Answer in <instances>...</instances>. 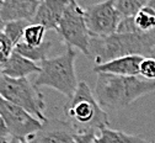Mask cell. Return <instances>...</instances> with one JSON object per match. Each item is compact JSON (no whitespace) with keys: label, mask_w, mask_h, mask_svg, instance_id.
<instances>
[{"label":"cell","mask_w":155,"mask_h":143,"mask_svg":"<svg viewBox=\"0 0 155 143\" xmlns=\"http://www.w3.org/2000/svg\"><path fill=\"white\" fill-rule=\"evenodd\" d=\"M155 90V81L138 77H123L99 73L95 85V97L102 109L117 110L127 107L139 97Z\"/></svg>","instance_id":"cell-1"},{"label":"cell","mask_w":155,"mask_h":143,"mask_svg":"<svg viewBox=\"0 0 155 143\" xmlns=\"http://www.w3.org/2000/svg\"><path fill=\"white\" fill-rule=\"evenodd\" d=\"M154 47L155 32H116L107 37H91L89 58L100 66L126 56L150 57Z\"/></svg>","instance_id":"cell-2"},{"label":"cell","mask_w":155,"mask_h":143,"mask_svg":"<svg viewBox=\"0 0 155 143\" xmlns=\"http://www.w3.org/2000/svg\"><path fill=\"white\" fill-rule=\"evenodd\" d=\"M67 121L75 133L108 128V116L85 81H79L74 95L64 106Z\"/></svg>","instance_id":"cell-3"},{"label":"cell","mask_w":155,"mask_h":143,"mask_svg":"<svg viewBox=\"0 0 155 143\" xmlns=\"http://www.w3.org/2000/svg\"><path fill=\"white\" fill-rule=\"evenodd\" d=\"M76 56L78 52L67 46L62 54L45 59L41 62V72L37 74L35 84L38 88H52L70 99L79 84L75 72Z\"/></svg>","instance_id":"cell-4"},{"label":"cell","mask_w":155,"mask_h":143,"mask_svg":"<svg viewBox=\"0 0 155 143\" xmlns=\"http://www.w3.org/2000/svg\"><path fill=\"white\" fill-rule=\"evenodd\" d=\"M0 96L22 107L42 124L47 120L45 96L40 88L27 78H10L0 74Z\"/></svg>","instance_id":"cell-5"},{"label":"cell","mask_w":155,"mask_h":143,"mask_svg":"<svg viewBox=\"0 0 155 143\" xmlns=\"http://www.w3.org/2000/svg\"><path fill=\"white\" fill-rule=\"evenodd\" d=\"M57 32L68 47L79 49L89 57L91 36L86 26L84 9L76 3V0H70L67 5Z\"/></svg>","instance_id":"cell-6"},{"label":"cell","mask_w":155,"mask_h":143,"mask_svg":"<svg viewBox=\"0 0 155 143\" xmlns=\"http://www.w3.org/2000/svg\"><path fill=\"white\" fill-rule=\"evenodd\" d=\"M0 118L11 138L30 141L41 130L42 122L33 117L22 107L17 106L0 96Z\"/></svg>","instance_id":"cell-7"},{"label":"cell","mask_w":155,"mask_h":143,"mask_svg":"<svg viewBox=\"0 0 155 143\" xmlns=\"http://www.w3.org/2000/svg\"><path fill=\"white\" fill-rule=\"evenodd\" d=\"M85 21L91 37H107L117 32L124 19L114 5V0H104L84 9Z\"/></svg>","instance_id":"cell-8"},{"label":"cell","mask_w":155,"mask_h":143,"mask_svg":"<svg viewBox=\"0 0 155 143\" xmlns=\"http://www.w3.org/2000/svg\"><path fill=\"white\" fill-rule=\"evenodd\" d=\"M75 132L67 120L47 118L32 141L35 143H76Z\"/></svg>","instance_id":"cell-9"},{"label":"cell","mask_w":155,"mask_h":143,"mask_svg":"<svg viewBox=\"0 0 155 143\" xmlns=\"http://www.w3.org/2000/svg\"><path fill=\"white\" fill-rule=\"evenodd\" d=\"M41 2L38 0H2L0 20L3 24L26 20L32 24Z\"/></svg>","instance_id":"cell-10"},{"label":"cell","mask_w":155,"mask_h":143,"mask_svg":"<svg viewBox=\"0 0 155 143\" xmlns=\"http://www.w3.org/2000/svg\"><path fill=\"white\" fill-rule=\"evenodd\" d=\"M69 2L70 0H43L38 5L32 24L42 25L47 30L57 31Z\"/></svg>","instance_id":"cell-11"},{"label":"cell","mask_w":155,"mask_h":143,"mask_svg":"<svg viewBox=\"0 0 155 143\" xmlns=\"http://www.w3.org/2000/svg\"><path fill=\"white\" fill-rule=\"evenodd\" d=\"M144 57L142 56H126L120 57L108 62L95 66L94 70L96 73H106L113 75H123V77H138L139 67Z\"/></svg>","instance_id":"cell-12"},{"label":"cell","mask_w":155,"mask_h":143,"mask_svg":"<svg viewBox=\"0 0 155 143\" xmlns=\"http://www.w3.org/2000/svg\"><path fill=\"white\" fill-rule=\"evenodd\" d=\"M40 72H41V66L22 57L15 51L2 64V74L10 78H27L31 74L35 73L38 74Z\"/></svg>","instance_id":"cell-13"},{"label":"cell","mask_w":155,"mask_h":143,"mask_svg":"<svg viewBox=\"0 0 155 143\" xmlns=\"http://www.w3.org/2000/svg\"><path fill=\"white\" fill-rule=\"evenodd\" d=\"M51 47H52L51 41H45L40 46H30L21 41L20 43H17L14 47V51L36 63V62H43L45 59H47V54Z\"/></svg>","instance_id":"cell-14"},{"label":"cell","mask_w":155,"mask_h":143,"mask_svg":"<svg viewBox=\"0 0 155 143\" xmlns=\"http://www.w3.org/2000/svg\"><path fill=\"white\" fill-rule=\"evenodd\" d=\"M101 143H155L154 141H148L140 136H132L122 131L105 128L100 132Z\"/></svg>","instance_id":"cell-15"},{"label":"cell","mask_w":155,"mask_h":143,"mask_svg":"<svg viewBox=\"0 0 155 143\" xmlns=\"http://www.w3.org/2000/svg\"><path fill=\"white\" fill-rule=\"evenodd\" d=\"M30 24L31 22L30 21H26V20H21V21H11V22L4 24L3 31L6 35V37L9 38V41L12 43L14 47L22 41L25 29Z\"/></svg>","instance_id":"cell-16"},{"label":"cell","mask_w":155,"mask_h":143,"mask_svg":"<svg viewBox=\"0 0 155 143\" xmlns=\"http://www.w3.org/2000/svg\"><path fill=\"white\" fill-rule=\"evenodd\" d=\"M46 32H47V29L45 26L37 25V24H30L25 29L22 42L30 46H40L45 42Z\"/></svg>","instance_id":"cell-17"},{"label":"cell","mask_w":155,"mask_h":143,"mask_svg":"<svg viewBox=\"0 0 155 143\" xmlns=\"http://www.w3.org/2000/svg\"><path fill=\"white\" fill-rule=\"evenodd\" d=\"M149 3V0H114V5L123 17L134 16L142 8Z\"/></svg>","instance_id":"cell-18"},{"label":"cell","mask_w":155,"mask_h":143,"mask_svg":"<svg viewBox=\"0 0 155 143\" xmlns=\"http://www.w3.org/2000/svg\"><path fill=\"white\" fill-rule=\"evenodd\" d=\"M139 75L145 80L155 81V58L154 57H144L140 67H139Z\"/></svg>","instance_id":"cell-19"},{"label":"cell","mask_w":155,"mask_h":143,"mask_svg":"<svg viewBox=\"0 0 155 143\" xmlns=\"http://www.w3.org/2000/svg\"><path fill=\"white\" fill-rule=\"evenodd\" d=\"M14 52V46L4 33V31L0 29V63H4Z\"/></svg>","instance_id":"cell-20"},{"label":"cell","mask_w":155,"mask_h":143,"mask_svg":"<svg viewBox=\"0 0 155 143\" xmlns=\"http://www.w3.org/2000/svg\"><path fill=\"white\" fill-rule=\"evenodd\" d=\"M76 143H101L100 142V132L97 131H87L74 134Z\"/></svg>","instance_id":"cell-21"},{"label":"cell","mask_w":155,"mask_h":143,"mask_svg":"<svg viewBox=\"0 0 155 143\" xmlns=\"http://www.w3.org/2000/svg\"><path fill=\"white\" fill-rule=\"evenodd\" d=\"M10 138H11V137H10V134H9V132H8L6 127H5V125H4L3 120L0 118V142L9 141Z\"/></svg>","instance_id":"cell-22"},{"label":"cell","mask_w":155,"mask_h":143,"mask_svg":"<svg viewBox=\"0 0 155 143\" xmlns=\"http://www.w3.org/2000/svg\"><path fill=\"white\" fill-rule=\"evenodd\" d=\"M8 143H20V141H18V139H15V138H10Z\"/></svg>","instance_id":"cell-23"},{"label":"cell","mask_w":155,"mask_h":143,"mask_svg":"<svg viewBox=\"0 0 155 143\" xmlns=\"http://www.w3.org/2000/svg\"><path fill=\"white\" fill-rule=\"evenodd\" d=\"M20 143H35L32 139H30V141H20Z\"/></svg>","instance_id":"cell-24"},{"label":"cell","mask_w":155,"mask_h":143,"mask_svg":"<svg viewBox=\"0 0 155 143\" xmlns=\"http://www.w3.org/2000/svg\"><path fill=\"white\" fill-rule=\"evenodd\" d=\"M151 57L155 58V47H154V49H153V52H151Z\"/></svg>","instance_id":"cell-25"},{"label":"cell","mask_w":155,"mask_h":143,"mask_svg":"<svg viewBox=\"0 0 155 143\" xmlns=\"http://www.w3.org/2000/svg\"><path fill=\"white\" fill-rule=\"evenodd\" d=\"M0 6H2V0H0ZM0 25H2V26H4V24L2 22V20H0Z\"/></svg>","instance_id":"cell-26"},{"label":"cell","mask_w":155,"mask_h":143,"mask_svg":"<svg viewBox=\"0 0 155 143\" xmlns=\"http://www.w3.org/2000/svg\"><path fill=\"white\" fill-rule=\"evenodd\" d=\"M9 141H4V142H0V143H8Z\"/></svg>","instance_id":"cell-27"},{"label":"cell","mask_w":155,"mask_h":143,"mask_svg":"<svg viewBox=\"0 0 155 143\" xmlns=\"http://www.w3.org/2000/svg\"><path fill=\"white\" fill-rule=\"evenodd\" d=\"M3 27H4V26H2V25H0V29H2V30H3Z\"/></svg>","instance_id":"cell-28"},{"label":"cell","mask_w":155,"mask_h":143,"mask_svg":"<svg viewBox=\"0 0 155 143\" xmlns=\"http://www.w3.org/2000/svg\"><path fill=\"white\" fill-rule=\"evenodd\" d=\"M38 2H43V0H38Z\"/></svg>","instance_id":"cell-29"}]
</instances>
